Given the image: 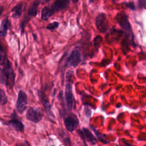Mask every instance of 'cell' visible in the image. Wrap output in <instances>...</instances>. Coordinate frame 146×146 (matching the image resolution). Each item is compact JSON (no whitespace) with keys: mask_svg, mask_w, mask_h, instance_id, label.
<instances>
[{"mask_svg":"<svg viewBox=\"0 0 146 146\" xmlns=\"http://www.w3.org/2000/svg\"><path fill=\"white\" fill-rule=\"evenodd\" d=\"M84 111H85L86 115L88 117H89V116H91V111L89 108H88L87 107H85V108H84Z\"/></svg>","mask_w":146,"mask_h":146,"instance_id":"22","label":"cell"},{"mask_svg":"<svg viewBox=\"0 0 146 146\" xmlns=\"http://www.w3.org/2000/svg\"><path fill=\"white\" fill-rule=\"evenodd\" d=\"M3 71L6 78V85L11 88L14 85V73L12 68L11 63L8 59H6Z\"/></svg>","mask_w":146,"mask_h":146,"instance_id":"2","label":"cell"},{"mask_svg":"<svg viewBox=\"0 0 146 146\" xmlns=\"http://www.w3.org/2000/svg\"><path fill=\"white\" fill-rule=\"evenodd\" d=\"M102 39H103L102 36H100V35H97V36H96L95 38H94V41L95 46V47H98V46H99L100 43H101L102 41Z\"/></svg>","mask_w":146,"mask_h":146,"instance_id":"18","label":"cell"},{"mask_svg":"<svg viewBox=\"0 0 146 146\" xmlns=\"http://www.w3.org/2000/svg\"><path fill=\"white\" fill-rule=\"evenodd\" d=\"M43 115L38 109L33 107L30 108L26 113L27 119L34 123H38L42 119Z\"/></svg>","mask_w":146,"mask_h":146,"instance_id":"7","label":"cell"},{"mask_svg":"<svg viewBox=\"0 0 146 146\" xmlns=\"http://www.w3.org/2000/svg\"><path fill=\"white\" fill-rule=\"evenodd\" d=\"M73 75L74 73L72 71L67 72L65 86V99L67 108L70 110L74 108L75 102L72 90Z\"/></svg>","mask_w":146,"mask_h":146,"instance_id":"1","label":"cell"},{"mask_svg":"<svg viewBox=\"0 0 146 146\" xmlns=\"http://www.w3.org/2000/svg\"><path fill=\"white\" fill-rule=\"evenodd\" d=\"M80 62V54L78 50H75L72 51L70 56L68 57L67 64L69 66L75 67L78 66Z\"/></svg>","mask_w":146,"mask_h":146,"instance_id":"8","label":"cell"},{"mask_svg":"<svg viewBox=\"0 0 146 146\" xmlns=\"http://www.w3.org/2000/svg\"><path fill=\"white\" fill-rule=\"evenodd\" d=\"M64 124L68 131L73 132L78 127L79 121L75 115H70L65 117Z\"/></svg>","mask_w":146,"mask_h":146,"instance_id":"6","label":"cell"},{"mask_svg":"<svg viewBox=\"0 0 146 146\" xmlns=\"http://www.w3.org/2000/svg\"><path fill=\"white\" fill-rule=\"evenodd\" d=\"M0 146H1V142H0Z\"/></svg>","mask_w":146,"mask_h":146,"instance_id":"29","label":"cell"},{"mask_svg":"<svg viewBox=\"0 0 146 146\" xmlns=\"http://www.w3.org/2000/svg\"><path fill=\"white\" fill-rule=\"evenodd\" d=\"M39 3H40L39 0H35L32 2L29 10V14L30 15L34 17L37 14L38 9Z\"/></svg>","mask_w":146,"mask_h":146,"instance_id":"13","label":"cell"},{"mask_svg":"<svg viewBox=\"0 0 146 146\" xmlns=\"http://www.w3.org/2000/svg\"><path fill=\"white\" fill-rule=\"evenodd\" d=\"M9 123L17 131L23 132L24 130L23 124L17 119H12L9 121Z\"/></svg>","mask_w":146,"mask_h":146,"instance_id":"14","label":"cell"},{"mask_svg":"<svg viewBox=\"0 0 146 146\" xmlns=\"http://www.w3.org/2000/svg\"><path fill=\"white\" fill-rule=\"evenodd\" d=\"M96 26L98 30L102 33H105L108 27V19L103 13H100L96 18Z\"/></svg>","mask_w":146,"mask_h":146,"instance_id":"5","label":"cell"},{"mask_svg":"<svg viewBox=\"0 0 146 146\" xmlns=\"http://www.w3.org/2000/svg\"><path fill=\"white\" fill-rule=\"evenodd\" d=\"M6 56L4 51H0V65H3L5 64L6 61Z\"/></svg>","mask_w":146,"mask_h":146,"instance_id":"21","label":"cell"},{"mask_svg":"<svg viewBox=\"0 0 146 146\" xmlns=\"http://www.w3.org/2000/svg\"><path fill=\"white\" fill-rule=\"evenodd\" d=\"M39 98L42 102V104L43 105V106L44 107L45 109L47 111V112L50 115L51 114V115H53L51 111V106L49 103V102L48 100H47V99L46 98V96H44V95L43 94V93H42V92H40L39 91Z\"/></svg>","mask_w":146,"mask_h":146,"instance_id":"11","label":"cell"},{"mask_svg":"<svg viewBox=\"0 0 146 146\" xmlns=\"http://www.w3.org/2000/svg\"><path fill=\"white\" fill-rule=\"evenodd\" d=\"M0 83L3 84H6V78L5 73L3 70H2L1 68H0Z\"/></svg>","mask_w":146,"mask_h":146,"instance_id":"20","label":"cell"},{"mask_svg":"<svg viewBox=\"0 0 146 146\" xmlns=\"http://www.w3.org/2000/svg\"><path fill=\"white\" fill-rule=\"evenodd\" d=\"M114 1H117V0H114Z\"/></svg>","mask_w":146,"mask_h":146,"instance_id":"30","label":"cell"},{"mask_svg":"<svg viewBox=\"0 0 146 146\" xmlns=\"http://www.w3.org/2000/svg\"><path fill=\"white\" fill-rule=\"evenodd\" d=\"M3 9H4V7H3V6H0V16H1V14L2 13V12H3Z\"/></svg>","mask_w":146,"mask_h":146,"instance_id":"25","label":"cell"},{"mask_svg":"<svg viewBox=\"0 0 146 146\" xmlns=\"http://www.w3.org/2000/svg\"><path fill=\"white\" fill-rule=\"evenodd\" d=\"M11 13H12V17L14 18L17 19L19 18L22 13V5L21 3H19L17 4L16 6H15L12 10H11Z\"/></svg>","mask_w":146,"mask_h":146,"instance_id":"15","label":"cell"},{"mask_svg":"<svg viewBox=\"0 0 146 146\" xmlns=\"http://www.w3.org/2000/svg\"><path fill=\"white\" fill-rule=\"evenodd\" d=\"M88 1H89V2H90V3H92V2H94V0H88Z\"/></svg>","mask_w":146,"mask_h":146,"instance_id":"28","label":"cell"},{"mask_svg":"<svg viewBox=\"0 0 146 146\" xmlns=\"http://www.w3.org/2000/svg\"><path fill=\"white\" fill-rule=\"evenodd\" d=\"M50 1H51V0H42V2H44V3L48 2H49Z\"/></svg>","mask_w":146,"mask_h":146,"instance_id":"26","label":"cell"},{"mask_svg":"<svg viewBox=\"0 0 146 146\" xmlns=\"http://www.w3.org/2000/svg\"><path fill=\"white\" fill-rule=\"evenodd\" d=\"M80 136L86 141L92 143V144H95L96 143V139L88 129L83 128L82 131H80Z\"/></svg>","mask_w":146,"mask_h":146,"instance_id":"9","label":"cell"},{"mask_svg":"<svg viewBox=\"0 0 146 146\" xmlns=\"http://www.w3.org/2000/svg\"><path fill=\"white\" fill-rule=\"evenodd\" d=\"M7 99L5 91L0 88V104L4 105L7 103Z\"/></svg>","mask_w":146,"mask_h":146,"instance_id":"17","label":"cell"},{"mask_svg":"<svg viewBox=\"0 0 146 146\" xmlns=\"http://www.w3.org/2000/svg\"><path fill=\"white\" fill-rule=\"evenodd\" d=\"M116 20L120 26L125 31H126L129 34L131 33V27L130 23L128 21V17L126 14L124 12L119 13L116 17Z\"/></svg>","mask_w":146,"mask_h":146,"instance_id":"4","label":"cell"},{"mask_svg":"<svg viewBox=\"0 0 146 146\" xmlns=\"http://www.w3.org/2000/svg\"><path fill=\"white\" fill-rule=\"evenodd\" d=\"M69 1L70 0H56L51 7L55 12L63 10L68 6Z\"/></svg>","mask_w":146,"mask_h":146,"instance_id":"10","label":"cell"},{"mask_svg":"<svg viewBox=\"0 0 146 146\" xmlns=\"http://www.w3.org/2000/svg\"><path fill=\"white\" fill-rule=\"evenodd\" d=\"M78 1L79 0H72V2H73V3H77L78 2Z\"/></svg>","mask_w":146,"mask_h":146,"instance_id":"27","label":"cell"},{"mask_svg":"<svg viewBox=\"0 0 146 146\" xmlns=\"http://www.w3.org/2000/svg\"><path fill=\"white\" fill-rule=\"evenodd\" d=\"M139 6L142 7L146 4V0H139Z\"/></svg>","mask_w":146,"mask_h":146,"instance_id":"23","label":"cell"},{"mask_svg":"<svg viewBox=\"0 0 146 146\" xmlns=\"http://www.w3.org/2000/svg\"><path fill=\"white\" fill-rule=\"evenodd\" d=\"M27 104V96L26 94L22 90L19 91L16 103V108L18 113L22 114L26 108Z\"/></svg>","mask_w":146,"mask_h":146,"instance_id":"3","label":"cell"},{"mask_svg":"<svg viewBox=\"0 0 146 146\" xmlns=\"http://www.w3.org/2000/svg\"><path fill=\"white\" fill-rule=\"evenodd\" d=\"M85 146H86V145H85Z\"/></svg>","mask_w":146,"mask_h":146,"instance_id":"31","label":"cell"},{"mask_svg":"<svg viewBox=\"0 0 146 146\" xmlns=\"http://www.w3.org/2000/svg\"><path fill=\"white\" fill-rule=\"evenodd\" d=\"M127 6H128V7H129V8H131V9H132V10H133V9H135L134 5H133V3L132 2L128 3H127Z\"/></svg>","mask_w":146,"mask_h":146,"instance_id":"24","label":"cell"},{"mask_svg":"<svg viewBox=\"0 0 146 146\" xmlns=\"http://www.w3.org/2000/svg\"><path fill=\"white\" fill-rule=\"evenodd\" d=\"M10 23L8 19H5L1 22L0 25V33L3 35L5 36L7 33V30L10 27Z\"/></svg>","mask_w":146,"mask_h":146,"instance_id":"16","label":"cell"},{"mask_svg":"<svg viewBox=\"0 0 146 146\" xmlns=\"http://www.w3.org/2000/svg\"><path fill=\"white\" fill-rule=\"evenodd\" d=\"M58 26H59V23L57 22H54L48 24L47 26V29L50 30H53L56 29L58 27Z\"/></svg>","mask_w":146,"mask_h":146,"instance_id":"19","label":"cell"},{"mask_svg":"<svg viewBox=\"0 0 146 146\" xmlns=\"http://www.w3.org/2000/svg\"><path fill=\"white\" fill-rule=\"evenodd\" d=\"M55 11L52 9L51 7L45 6L43 8L42 10L41 18L43 20L48 19L51 16H52L54 14Z\"/></svg>","mask_w":146,"mask_h":146,"instance_id":"12","label":"cell"}]
</instances>
